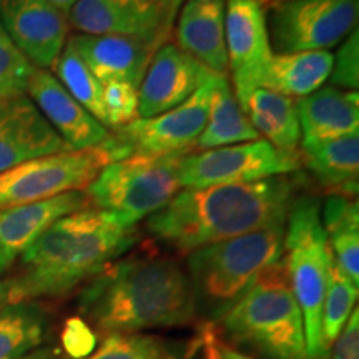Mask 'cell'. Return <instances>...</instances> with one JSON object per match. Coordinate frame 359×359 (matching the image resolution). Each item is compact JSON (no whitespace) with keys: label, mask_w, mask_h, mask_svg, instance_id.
Here are the masks:
<instances>
[{"label":"cell","mask_w":359,"mask_h":359,"mask_svg":"<svg viewBox=\"0 0 359 359\" xmlns=\"http://www.w3.org/2000/svg\"><path fill=\"white\" fill-rule=\"evenodd\" d=\"M0 25L37 69H50L69 39V19L50 0H0Z\"/></svg>","instance_id":"4fadbf2b"},{"label":"cell","mask_w":359,"mask_h":359,"mask_svg":"<svg viewBox=\"0 0 359 359\" xmlns=\"http://www.w3.org/2000/svg\"><path fill=\"white\" fill-rule=\"evenodd\" d=\"M268 2H269V4H271V6H273V4H281V2H288V0H268Z\"/></svg>","instance_id":"7bdbcfd3"},{"label":"cell","mask_w":359,"mask_h":359,"mask_svg":"<svg viewBox=\"0 0 359 359\" xmlns=\"http://www.w3.org/2000/svg\"><path fill=\"white\" fill-rule=\"evenodd\" d=\"M213 325L224 343L250 356L306 359L302 309L285 257L268 264Z\"/></svg>","instance_id":"277c9868"},{"label":"cell","mask_w":359,"mask_h":359,"mask_svg":"<svg viewBox=\"0 0 359 359\" xmlns=\"http://www.w3.org/2000/svg\"><path fill=\"white\" fill-rule=\"evenodd\" d=\"M333 57L330 50L273 53L262 87L293 100L311 95L330 79Z\"/></svg>","instance_id":"cb8c5ba5"},{"label":"cell","mask_w":359,"mask_h":359,"mask_svg":"<svg viewBox=\"0 0 359 359\" xmlns=\"http://www.w3.org/2000/svg\"><path fill=\"white\" fill-rule=\"evenodd\" d=\"M69 42L102 83L140 87L156 48L140 39L120 35H70Z\"/></svg>","instance_id":"d6986e66"},{"label":"cell","mask_w":359,"mask_h":359,"mask_svg":"<svg viewBox=\"0 0 359 359\" xmlns=\"http://www.w3.org/2000/svg\"><path fill=\"white\" fill-rule=\"evenodd\" d=\"M266 8L263 0H226L224 4V43L228 75L238 102L259 88L273 57Z\"/></svg>","instance_id":"7c38bea8"},{"label":"cell","mask_w":359,"mask_h":359,"mask_svg":"<svg viewBox=\"0 0 359 359\" xmlns=\"http://www.w3.org/2000/svg\"><path fill=\"white\" fill-rule=\"evenodd\" d=\"M358 302V286L344 276V273L336 266L334 259H331L330 281L323 304L321 331L325 346L330 351L333 343L338 338L344 325L356 308Z\"/></svg>","instance_id":"f1b7e54d"},{"label":"cell","mask_w":359,"mask_h":359,"mask_svg":"<svg viewBox=\"0 0 359 359\" xmlns=\"http://www.w3.org/2000/svg\"><path fill=\"white\" fill-rule=\"evenodd\" d=\"M333 87L341 90H358L359 87V37L358 29L348 35L333 57L330 74Z\"/></svg>","instance_id":"d6a6232c"},{"label":"cell","mask_w":359,"mask_h":359,"mask_svg":"<svg viewBox=\"0 0 359 359\" xmlns=\"http://www.w3.org/2000/svg\"><path fill=\"white\" fill-rule=\"evenodd\" d=\"M111 158L105 147L39 156L0 173V210L82 191Z\"/></svg>","instance_id":"9c48e42d"},{"label":"cell","mask_w":359,"mask_h":359,"mask_svg":"<svg viewBox=\"0 0 359 359\" xmlns=\"http://www.w3.org/2000/svg\"><path fill=\"white\" fill-rule=\"evenodd\" d=\"M240 105L259 138L285 154H298L302 130L296 100L259 87L255 88Z\"/></svg>","instance_id":"603a6c76"},{"label":"cell","mask_w":359,"mask_h":359,"mask_svg":"<svg viewBox=\"0 0 359 359\" xmlns=\"http://www.w3.org/2000/svg\"><path fill=\"white\" fill-rule=\"evenodd\" d=\"M285 228L271 226L201 246L187 255L196 316L215 323L268 264L283 257Z\"/></svg>","instance_id":"5b68a950"},{"label":"cell","mask_w":359,"mask_h":359,"mask_svg":"<svg viewBox=\"0 0 359 359\" xmlns=\"http://www.w3.org/2000/svg\"><path fill=\"white\" fill-rule=\"evenodd\" d=\"M215 77L217 74L210 72L203 83L182 105L151 118H137L132 123L110 130L109 142L103 147L114 160L128 155L191 154L208 118Z\"/></svg>","instance_id":"ba28073f"},{"label":"cell","mask_w":359,"mask_h":359,"mask_svg":"<svg viewBox=\"0 0 359 359\" xmlns=\"http://www.w3.org/2000/svg\"><path fill=\"white\" fill-rule=\"evenodd\" d=\"M183 2H185V0H172V6H170V11L167 13V20H165V30H167V35L170 32V29H172V22L175 19V15H177L178 8Z\"/></svg>","instance_id":"74e56055"},{"label":"cell","mask_w":359,"mask_h":359,"mask_svg":"<svg viewBox=\"0 0 359 359\" xmlns=\"http://www.w3.org/2000/svg\"><path fill=\"white\" fill-rule=\"evenodd\" d=\"M198 336L201 343V359H259L238 351L228 343H224L219 338L217 327L210 321L201 323V326L198 327Z\"/></svg>","instance_id":"e575fe53"},{"label":"cell","mask_w":359,"mask_h":359,"mask_svg":"<svg viewBox=\"0 0 359 359\" xmlns=\"http://www.w3.org/2000/svg\"><path fill=\"white\" fill-rule=\"evenodd\" d=\"M182 156L185 155L123 156L105 165L83 191L92 206L120 215L137 226L140 219L167 206L183 188Z\"/></svg>","instance_id":"52a82bcc"},{"label":"cell","mask_w":359,"mask_h":359,"mask_svg":"<svg viewBox=\"0 0 359 359\" xmlns=\"http://www.w3.org/2000/svg\"><path fill=\"white\" fill-rule=\"evenodd\" d=\"M53 77L64 85V88L77 100L85 110L90 111L98 122L105 125V110H103L102 90L103 83L98 80L87 64L72 47L67 39V43L57 60L50 67Z\"/></svg>","instance_id":"83f0119b"},{"label":"cell","mask_w":359,"mask_h":359,"mask_svg":"<svg viewBox=\"0 0 359 359\" xmlns=\"http://www.w3.org/2000/svg\"><path fill=\"white\" fill-rule=\"evenodd\" d=\"M185 351H177L168 341L155 334L110 333L85 359H182Z\"/></svg>","instance_id":"f546056e"},{"label":"cell","mask_w":359,"mask_h":359,"mask_svg":"<svg viewBox=\"0 0 359 359\" xmlns=\"http://www.w3.org/2000/svg\"><path fill=\"white\" fill-rule=\"evenodd\" d=\"M226 0H185L177 25V47L212 74L228 77L224 43Z\"/></svg>","instance_id":"ffe728a7"},{"label":"cell","mask_w":359,"mask_h":359,"mask_svg":"<svg viewBox=\"0 0 359 359\" xmlns=\"http://www.w3.org/2000/svg\"><path fill=\"white\" fill-rule=\"evenodd\" d=\"M79 309L103 334L187 326L196 318L187 269L154 251L122 257L102 269L83 288Z\"/></svg>","instance_id":"6da1fadb"},{"label":"cell","mask_w":359,"mask_h":359,"mask_svg":"<svg viewBox=\"0 0 359 359\" xmlns=\"http://www.w3.org/2000/svg\"><path fill=\"white\" fill-rule=\"evenodd\" d=\"M138 241V230L120 215L95 206L55 223L20 257L6 281L7 303L58 298L95 278Z\"/></svg>","instance_id":"7a4b0ae2"},{"label":"cell","mask_w":359,"mask_h":359,"mask_svg":"<svg viewBox=\"0 0 359 359\" xmlns=\"http://www.w3.org/2000/svg\"><path fill=\"white\" fill-rule=\"evenodd\" d=\"M50 2L58 8V11L64 12L65 15H69L70 8L74 7L77 2H80V0H50Z\"/></svg>","instance_id":"ab89813d"},{"label":"cell","mask_w":359,"mask_h":359,"mask_svg":"<svg viewBox=\"0 0 359 359\" xmlns=\"http://www.w3.org/2000/svg\"><path fill=\"white\" fill-rule=\"evenodd\" d=\"M302 168V154H285L266 140L191 151L180 161L183 188L236 185L296 173Z\"/></svg>","instance_id":"8fae6325"},{"label":"cell","mask_w":359,"mask_h":359,"mask_svg":"<svg viewBox=\"0 0 359 359\" xmlns=\"http://www.w3.org/2000/svg\"><path fill=\"white\" fill-rule=\"evenodd\" d=\"M359 0H288L269 7L268 32L276 53L330 50L358 27Z\"/></svg>","instance_id":"30bf717a"},{"label":"cell","mask_w":359,"mask_h":359,"mask_svg":"<svg viewBox=\"0 0 359 359\" xmlns=\"http://www.w3.org/2000/svg\"><path fill=\"white\" fill-rule=\"evenodd\" d=\"M70 150L29 95L0 100V173L39 156Z\"/></svg>","instance_id":"2e32d148"},{"label":"cell","mask_w":359,"mask_h":359,"mask_svg":"<svg viewBox=\"0 0 359 359\" xmlns=\"http://www.w3.org/2000/svg\"><path fill=\"white\" fill-rule=\"evenodd\" d=\"M90 206L85 191H69L35 203L0 210V275L57 219Z\"/></svg>","instance_id":"ac0fdd59"},{"label":"cell","mask_w":359,"mask_h":359,"mask_svg":"<svg viewBox=\"0 0 359 359\" xmlns=\"http://www.w3.org/2000/svg\"><path fill=\"white\" fill-rule=\"evenodd\" d=\"M35 70L37 67L13 45L7 34L0 35V100L27 95Z\"/></svg>","instance_id":"4dcf8cb0"},{"label":"cell","mask_w":359,"mask_h":359,"mask_svg":"<svg viewBox=\"0 0 359 359\" xmlns=\"http://www.w3.org/2000/svg\"><path fill=\"white\" fill-rule=\"evenodd\" d=\"M290 175L236 185L182 188L167 206L147 218L148 231L188 255L201 246L286 224L298 198Z\"/></svg>","instance_id":"3957f363"},{"label":"cell","mask_w":359,"mask_h":359,"mask_svg":"<svg viewBox=\"0 0 359 359\" xmlns=\"http://www.w3.org/2000/svg\"><path fill=\"white\" fill-rule=\"evenodd\" d=\"M47 334V313L34 302L7 303L0 309V359H20Z\"/></svg>","instance_id":"4316f807"},{"label":"cell","mask_w":359,"mask_h":359,"mask_svg":"<svg viewBox=\"0 0 359 359\" xmlns=\"http://www.w3.org/2000/svg\"><path fill=\"white\" fill-rule=\"evenodd\" d=\"M302 148L346 137L359 132L358 90H341L333 85L321 87L296 102Z\"/></svg>","instance_id":"44dd1931"},{"label":"cell","mask_w":359,"mask_h":359,"mask_svg":"<svg viewBox=\"0 0 359 359\" xmlns=\"http://www.w3.org/2000/svg\"><path fill=\"white\" fill-rule=\"evenodd\" d=\"M151 2L156 4V6L165 12V20H167V13L170 11V6H172V0H151ZM165 32H167V30H165Z\"/></svg>","instance_id":"60d3db41"},{"label":"cell","mask_w":359,"mask_h":359,"mask_svg":"<svg viewBox=\"0 0 359 359\" xmlns=\"http://www.w3.org/2000/svg\"><path fill=\"white\" fill-rule=\"evenodd\" d=\"M283 257L294 298L302 309L306 359H326L330 351L323 341L321 318L333 257L321 223L320 203L311 196H298L291 205Z\"/></svg>","instance_id":"8992f818"},{"label":"cell","mask_w":359,"mask_h":359,"mask_svg":"<svg viewBox=\"0 0 359 359\" xmlns=\"http://www.w3.org/2000/svg\"><path fill=\"white\" fill-rule=\"evenodd\" d=\"M208 74L210 70L177 45H160L138 87V118H151L182 105Z\"/></svg>","instance_id":"9a60e30c"},{"label":"cell","mask_w":359,"mask_h":359,"mask_svg":"<svg viewBox=\"0 0 359 359\" xmlns=\"http://www.w3.org/2000/svg\"><path fill=\"white\" fill-rule=\"evenodd\" d=\"M69 25L85 35L140 39L158 48L165 43V12L151 0H80L70 8Z\"/></svg>","instance_id":"5bb4252c"},{"label":"cell","mask_w":359,"mask_h":359,"mask_svg":"<svg viewBox=\"0 0 359 359\" xmlns=\"http://www.w3.org/2000/svg\"><path fill=\"white\" fill-rule=\"evenodd\" d=\"M105 127H123L138 118V88L125 82L103 83L102 90Z\"/></svg>","instance_id":"1f68e13d"},{"label":"cell","mask_w":359,"mask_h":359,"mask_svg":"<svg viewBox=\"0 0 359 359\" xmlns=\"http://www.w3.org/2000/svg\"><path fill=\"white\" fill-rule=\"evenodd\" d=\"M62 346L70 359H85L97 349L98 336L83 318L72 316L62 330Z\"/></svg>","instance_id":"836d02e7"},{"label":"cell","mask_w":359,"mask_h":359,"mask_svg":"<svg viewBox=\"0 0 359 359\" xmlns=\"http://www.w3.org/2000/svg\"><path fill=\"white\" fill-rule=\"evenodd\" d=\"M7 304V286L6 281H0V309Z\"/></svg>","instance_id":"b9f144b4"},{"label":"cell","mask_w":359,"mask_h":359,"mask_svg":"<svg viewBox=\"0 0 359 359\" xmlns=\"http://www.w3.org/2000/svg\"><path fill=\"white\" fill-rule=\"evenodd\" d=\"M20 359H55V356H53L50 349H35V351L25 354Z\"/></svg>","instance_id":"f35d334b"},{"label":"cell","mask_w":359,"mask_h":359,"mask_svg":"<svg viewBox=\"0 0 359 359\" xmlns=\"http://www.w3.org/2000/svg\"><path fill=\"white\" fill-rule=\"evenodd\" d=\"M253 140H259V135L241 109L230 80L217 75L210 97L208 118L193 151L212 150V148Z\"/></svg>","instance_id":"d4e9b609"},{"label":"cell","mask_w":359,"mask_h":359,"mask_svg":"<svg viewBox=\"0 0 359 359\" xmlns=\"http://www.w3.org/2000/svg\"><path fill=\"white\" fill-rule=\"evenodd\" d=\"M331 359H359V313L358 308L349 316L338 338L333 343Z\"/></svg>","instance_id":"d590c367"},{"label":"cell","mask_w":359,"mask_h":359,"mask_svg":"<svg viewBox=\"0 0 359 359\" xmlns=\"http://www.w3.org/2000/svg\"><path fill=\"white\" fill-rule=\"evenodd\" d=\"M304 165L327 195L358 198L359 132L302 148Z\"/></svg>","instance_id":"7402d4cb"},{"label":"cell","mask_w":359,"mask_h":359,"mask_svg":"<svg viewBox=\"0 0 359 359\" xmlns=\"http://www.w3.org/2000/svg\"><path fill=\"white\" fill-rule=\"evenodd\" d=\"M321 223L336 266L359 285V208L358 198L327 195Z\"/></svg>","instance_id":"484cf974"},{"label":"cell","mask_w":359,"mask_h":359,"mask_svg":"<svg viewBox=\"0 0 359 359\" xmlns=\"http://www.w3.org/2000/svg\"><path fill=\"white\" fill-rule=\"evenodd\" d=\"M4 34V29H2V25H0V35H2Z\"/></svg>","instance_id":"ee69618b"},{"label":"cell","mask_w":359,"mask_h":359,"mask_svg":"<svg viewBox=\"0 0 359 359\" xmlns=\"http://www.w3.org/2000/svg\"><path fill=\"white\" fill-rule=\"evenodd\" d=\"M182 359H201V343L198 333H196L195 338L191 339V343L187 346V351Z\"/></svg>","instance_id":"8d00e7d4"},{"label":"cell","mask_w":359,"mask_h":359,"mask_svg":"<svg viewBox=\"0 0 359 359\" xmlns=\"http://www.w3.org/2000/svg\"><path fill=\"white\" fill-rule=\"evenodd\" d=\"M27 95L72 150H88L109 142L110 130L85 110L52 72L35 70Z\"/></svg>","instance_id":"e0dca14e"}]
</instances>
